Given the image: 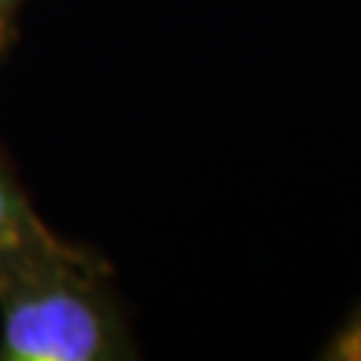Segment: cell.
<instances>
[{"label": "cell", "mask_w": 361, "mask_h": 361, "mask_svg": "<svg viewBox=\"0 0 361 361\" xmlns=\"http://www.w3.org/2000/svg\"><path fill=\"white\" fill-rule=\"evenodd\" d=\"M332 359L343 361H361V316L348 326V332L337 340V345L329 353Z\"/></svg>", "instance_id": "obj_3"}, {"label": "cell", "mask_w": 361, "mask_h": 361, "mask_svg": "<svg viewBox=\"0 0 361 361\" xmlns=\"http://www.w3.org/2000/svg\"><path fill=\"white\" fill-rule=\"evenodd\" d=\"M19 6H22V0H0V13H6V16H13Z\"/></svg>", "instance_id": "obj_5"}, {"label": "cell", "mask_w": 361, "mask_h": 361, "mask_svg": "<svg viewBox=\"0 0 361 361\" xmlns=\"http://www.w3.org/2000/svg\"><path fill=\"white\" fill-rule=\"evenodd\" d=\"M129 350L102 259L51 231L0 249V359L110 361Z\"/></svg>", "instance_id": "obj_1"}, {"label": "cell", "mask_w": 361, "mask_h": 361, "mask_svg": "<svg viewBox=\"0 0 361 361\" xmlns=\"http://www.w3.org/2000/svg\"><path fill=\"white\" fill-rule=\"evenodd\" d=\"M11 40H13V16L0 13V56L11 46Z\"/></svg>", "instance_id": "obj_4"}, {"label": "cell", "mask_w": 361, "mask_h": 361, "mask_svg": "<svg viewBox=\"0 0 361 361\" xmlns=\"http://www.w3.org/2000/svg\"><path fill=\"white\" fill-rule=\"evenodd\" d=\"M46 222L30 207L19 182L13 180L3 155H0V249L11 244H22L30 238L46 235Z\"/></svg>", "instance_id": "obj_2"}]
</instances>
